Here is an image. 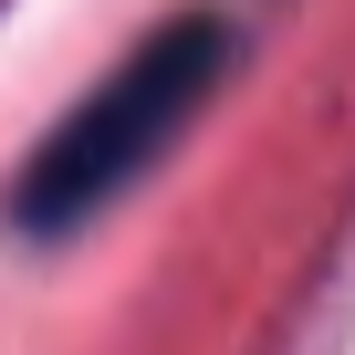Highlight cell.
<instances>
[{
    "label": "cell",
    "instance_id": "cell-1",
    "mask_svg": "<svg viewBox=\"0 0 355 355\" xmlns=\"http://www.w3.org/2000/svg\"><path fill=\"white\" fill-rule=\"evenodd\" d=\"M220 53H230V32L220 21H178V32H157L42 157H32V178H21V220L32 230H73V220H94V199H115L125 178L189 125V105L220 84Z\"/></svg>",
    "mask_w": 355,
    "mask_h": 355
}]
</instances>
